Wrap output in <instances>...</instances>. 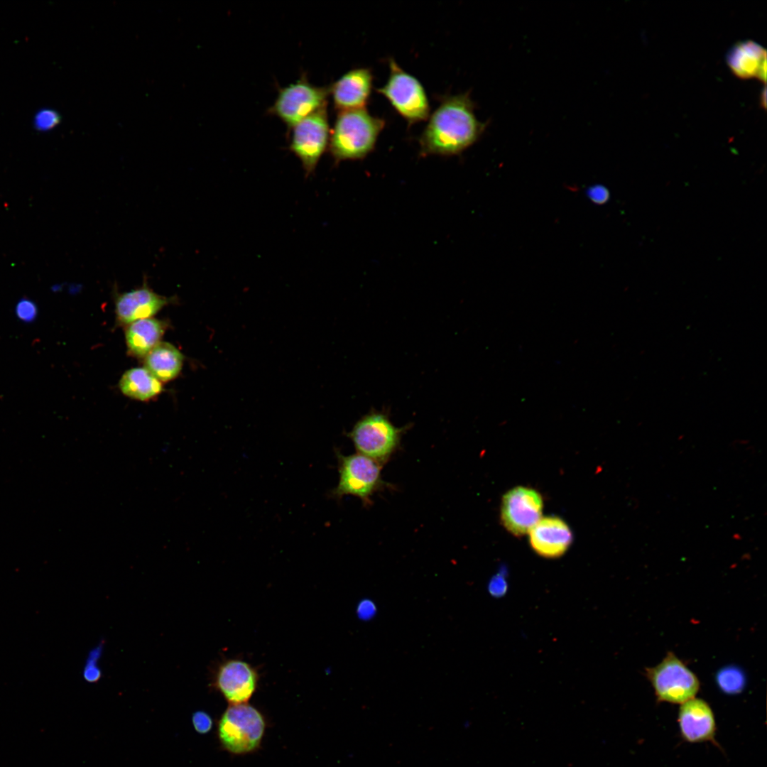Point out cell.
<instances>
[{
  "mask_svg": "<svg viewBox=\"0 0 767 767\" xmlns=\"http://www.w3.org/2000/svg\"><path fill=\"white\" fill-rule=\"evenodd\" d=\"M474 108L469 92L444 97L420 136V153L451 156L473 145L487 125L477 119Z\"/></svg>",
  "mask_w": 767,
  "mask_h": 767,
  "instance_id": "cell-1",
  "label": "cell"
},
{
  "mask_svg": "<svg viewBox=\"0 0 767 767\" xmlns=\"http://www.w3.org/2000/svg\"><path fill=\"white\" fill-rule=\"evenodd\" d=\"M385 126L365 108L339 111L330 131L329 149L336 161L361 159L374 148Z\"/></svg>",
  "mask_w": 767,
  "mask_h": 767,
  "instance_id": "cell-2",
  "label": "cell"
},
{
  "mask_svg": "<svg viewBox=\"0 0 767 767\" xmlns=\"http://www.w3.org/2000/svg\"><path fill=\"white\" fill-rule=\"evenodd\" d=\"M266 728L263 714L247 703L229 705L217 724V736L224 750L234 755L260 748Z\"/></svg>",
  "mask_w": 767,
  "mask_h": 767,
  "instance_id": "cell-3",
  "label": "cell"
},
{
  "mask_svg": "<svg viewBox=\"0 0 767 767\" xmlns=\"http://www.w3.org/2000/svg\"><path fill=\"white\" fill-rule=\"evenodd\" d=\"M403 431L386 413L373 411L362 416L347 436L358 453L383 465L398 448Z\"/></svg>",
  "mask_w": 767,
  "mask_h": 767,
  "instance_id": "cell-4",
  "label": "cell"
},
{
  "mask_svg": "<svg viewBox=\"0 0 767 767\" xmlns=\"http://www.w3.org/2000/svg\"><path fill=\"white\" fill-rule=\"evenodd\" d=\"M388 78L377 92L386 98L409 124L428 119L429 101L420 81L403 70L393 58L388 60Z\"/></svg>",
  "mask_w": 767,
  "mask_h": 767,
  "instance_id": "cell-5",
  "label": "cell"
},
{
  "mask_svg": "<svg viewBox=\"0 0 767 767\" xmlns=\"http://www.w3.org/2000/svg\"><path fill=\"white\" fill-rule=\"evenodd\" d=\"M337 457L339 482L330 495L337 499L352 495L369 506L374 494L386 486L381 477L382 465L358 452L347 456L337 452Z\"/></svg>",
  "mask_w": 767,
  "mask_h": 767,
  "instance_id": "cell-6",
  "label": "cell"
},
{
  "mask_svg": "<svg viewBox=\"0 0 767 767\" xmlns=\"http://www.w3.org/2000/svg\"><path fill=\"white\" fill-rule=\"evenodd\" d=\"M330 96L329 87L311 84L305 75L295 82L280 88L278 96L268 112L278 117L289 129L326 107Z\"/></svg>",
  "mask_w": 767,
  "mask_h": 767,
  "instance_id": "cell-7",
  "label": "cell"
},
{
  "mask_svg": "<svg viewBox=\"0 0 767 767\" xmlns=\"http://www.w3.org/2000/svg\"><path fill=\"white\" fill-rule=\"evenodd\" d=\"M646 675L660 702L681 705L695 697L700 687L696 675L673 652L646 668Z\"/></svg>",
  "mask_w": 767,
  "mask_h": 767,
  "instance_id": "cell-8",
  "label": "cell"
},
{
  "mask_svg": "<svg viewBox=\"0 0 767 767\" xmlns=\"http://www.w3.org/2000/svg\"><path fill=\"white\" fill-rule=\"evenodd\" d=\"M291 129L290 150L299 158L308 176L314 172L329 145L327 107L305 118Z\"/></svg>",
  "mask_w": 767,
  "mask_h": 767,
  "instance_id": "cell-9",
  "label": "cell"
},
{
  "mask_svg": "<svg viewBox=\"0 0 767 767\" xmlns=\"http://www.w3.org/2000/svg\"><path fill=\"white\" fill-rule=\"evenodd\" d=\"M543 499L535 490L517 486L509 490L503 497L501 519L505 528L512 534L525 535L541 518Z\"/></svg>",
  "mask_w": 767,
  "mask_h": 767,
  "instance_id": "cell-10",
  "label": "cell"
},
{
  "mask_svg": "<svg viewBox=\"0 0 767 767\" xmlns=\"http://www.w3.org/2000/svg\"><path fill=\"white\" fill-rule=\"evenodd\" d=\"M259 676L251 664L241 659H228L217 668L212 686L229 705L247 703L255 693Z\"/></svg>",
  "mask_w": 767,
  "mask_h": 767,
  "instance_id": "cell-11",
  "label": "cell"
},
{
  "mask_svg": "<svg viewBox=\"0 0 767 767\" xmlns=\"http://www.w3.org/2000/svg\"><path fill=\"white\" fill-rule=\"evenodd\" d=\"M373 75L368 68L352 69L335 81L330 95L339 111L365 108L371 94Z\"/></svg>",
  "mask_w": 767,
  "mask_h": 767,
  "instance_id": "cell-12",
  "label": "cell"
},
{
  "mask_svg": "<svg viewBox=\"0 0 767 767\" xmlns=\"http://www.w3.org/2000/svg\"><path fill=\"white\" fill-rule=\"evenodd\" d=\"M678 722L681 736L690 743L714 740L716 722L711 707L702 699L692 698L681 704Z\"/></svg>",
  "mask_w": 767,
  "mask_h": 767,
  "instance_id": "cell-13",
  "label": "cell"
},
{
  "mask_svg": "<svg viewBox=\"0 0 767 767\" xmlns=\"http://www.w3.org/2000/svg\"><path fill=\"white\" fill-rule=\"evenodd\" d=\"M169 302V298L156 293L144 283L139 288L118 294L115 311L121 323L131 324L150 318Z\"/></svg>",
  "mask_w": 767,
  "mask_h": 767,
  "instance_id": "cell-14",
  "label": "cell"
},
{
  "mask_svg": "<svg viewBox=\"0 0 767 767\" xmlns=\"http://www.w3.org/2000/svg\"><path fill=\"white\" fill-rule=\"evenodd\" d=\"M531 547L540 556L557 557L563 555L572 541L567 524L558 517L541 518L529 531Z\"/></svg>",
  "mask_w": 767,
  "mask_h": 767,
  "instance_id": "cell-15",
  "label": "cell"
},
{
  "mask_svg": "<svg viewBox=\"0 0 767 767\" xmlns=\"http://www.w3.org/2000/svg\"><path fill=\"white\" fill-rule=\"evenodd\" d=\"M728 66L737 77L743 79L756 77L766 82V53L760 45L751 40L738 43L729 51Z\"/></svg>",
  "mask_w": 767,
  "mask_h": 767,
  "instance_id": "cell-16",
  "label": "cell"
},
{
  "mask_svg": "<svg viewBox=\"0 0 767 767\" xmlns=\"http://www.w3.org/2000/svg\"><path fill=\"white\" fill-rule=\"evenodd\" d=\"M164 325L160 320L146 318L131 323L126 330V342L129 352L138 357H146L159 342Z\"/></svg>",
  "mask_w": 767,
  "mask_h": 767,
  "instance_id": "cell-17",
  "label": "cell"
},
{
  "mask_svg": "<svg viewBox=\"0 0 767 767\" xmlns=\"http://www.w3.org/2000/svg\"><path fill=\"white\" fill-rule=\"evenodd\" d=\"M183 362V354L168 342H159L145 357V368L163 381L176 377L181 370Z\"/></svg>",
  "mask_w": 767,
  "mask_h": 767,
  "instance_id": "cell-18",
  "label": "cell"
},
{
  "mask_svg": "<svg viewBox=\"0 0 767 767\" xmlns=\"http://www.w3.org/2000/svg\"><path fill=\"white\" fill-rule=\"evenodd\" d=\"M119 388L126 396L146 401L159 394L162 385L146 368H134L123 374Z\"/></svg>",
  "mask_w": 767,
  "mask_h": 767,
  "instance_id": "cell-19",
  "label": "cell"
},
{
  "mask_svg": "<svg viewBox=\"0 0 767 767\" xmlns=\"http://www.w3.org/2000/svg\"><path fill=\"white\" fill-rule=\"evenodd\" d=\"M716 680L720 689L727 694L739 693L745 685L744 673L734 666L721 669L717 673Z\"/></svg>",
  "mask_w": 767,
  "mask_h": 767,
  "instance_id": "cell-20",
  "label": "cell"
},
{
  "mask_svg": "<svg viewBox=\"0 0 767 767\" xmlns=\"http://www.w3.org/2000/svg\"><path fill=\"white\" fill-rule=\"evenodd\" d=\"M16 317L24 323H31L37 318L38 306L36 303L28 298L18 300L15 307Z\"/></svg>",
  "mask_w": 767,
  "mask_h": 767,
  "instance_id": "cell-21",
  "label": "cell"
},
{
  "mask_svg": "<svg viewBox=\"0 0 767 767\" xmlns=\"http://www.w3.org/2000/svg\"><path fill=\"white\" fill-rule=\"evenodd\" d=\"M192 722L195 730L202 734L208 733L213 726L212 717L203 711L195 712L192 714Z\"/></svg>",
  "mask_w": 767,
  "mask_h": 767,
  "instance_id": "cell-22",
  "label": "cell"
},
{
  "mask_svg": "<svg viewBox=\"0 0 767 767\" xmlns=\"http://www.w3.org/2000/svg\"><path fill=\"white\" fill-rule=\"evenodd\" d=\"M60 120L58 115L52 111L41 112L36 118V125L39 129H48L56 125Z\"/></svg>",
  "mask_w": 767,
  "mask_h": 767,
  "instance_id": "cell-23",
  "label": "cell"
},
{
  "mask_svg": "<svg viewBox=\"0 0 767 767\" xmlns=\"http://www.w3.org/2000/svg\"><path fill=\"white\" fill-rule=\"evenodd\" d=\"M588 195L589 198L597 204H604L609 198V190L602 185L592 187L588 191Z\"/></svg>",
  "mask_w": 767,
  "mask_h": 767,
  "instance_id": "cell-24",
  "label": "cell"
},
{
  "mask_svg": "<svg viewBox=\"0 0 767 767\" xmlns=\"http://www.w3.org/2000/svg\"><path fill=\"white\" fill-rule=\"evenodd\" d=\"M85 679L87 682H96L101 675L99 669L95 664H92L91 661L88 660L83 673Z\"/></svg>",
  "mask_w": 767,
  "mask_h": 767,
  "instance_id": "cell-25",
  "label": "cell"
},
{
  "mask_svg": "<svg viewBox=\"0 0 767 767\" xmlns=\"http://www.w3.org/2000/svg\"><path fill=\"white\" fill-rule=\"evenodd\" d=\"M374 606L369 602H363L358 609L359 615L364 619L371 617L374 613Z\"/></svg>",
  "mask_w": 767,
  "mask_h": 767,
  "instance_id": "cell-26",
  "label": "cell"
}]
</instances>
